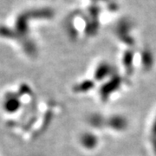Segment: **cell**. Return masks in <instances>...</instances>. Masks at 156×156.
Segmentation results:
<instances>
[{
    "label": "cell",
    "mask_w": 156,
    "mask_h": 156,
    "mask_svg": "<svg viewBox=\"0 0 156 156\" xmlns=\"http://www.w3.org/2000/svg\"><path fill=\"white\" fill-rule=\"evenodd\" d=\"M21 106V102L17 96L14 95H10L6 97L5 103H4V108L8 113H15L19 109Z\"/></svg>",
    "instance_id": "1"
},
{
    "label": "cell",
    "mask_w": 156,
    "mask_h": 156,
    "mask_svg": "<svg viewBox=\"0 0 156 156\" xmlns=\"http://www.w3.org/2000/svg\"><path fill=\"white\" fill-rule=\"evenodd\" d=\"M153 134H154V138H156V120L154 123V125H153Z\"/></svg>",
    "instance_id": "7"
},
{
    "label": "cell",
    "mask_w": 156,
    "mask_h": 156,
    "mask_svg": "<svg viewBox=\"0 0 156 156\" xmlns=\"http://www.w3.org/2000/svg\"><path fill=\"white\" fill-rule=\"evenodd\" d=\"M92 88V83L90 82H84L82 84H79V86L77 87V89L79 91H88L89 89Z\"/></svg>",
    "instance_id": "5"
},
{
    "label": "cell",
    "mask_w": 156,
    "mask_h": 156,
    "mask_svg": "<svg viewBox=\"0 0 156 156\" xmlns=\"http://www.w3.org/2000/svg\"><path fill=\"white\" fill-rule=\"evenodd\" d=\"M132 58H133V56H132V53L128 52V54L125 56L124 57V61H125V64H126V67L128 68V69H131V63H132Z\"/></svg>",
    "instance_id": "6"
},
{
    "label": "cell",
    "mask_w": 156,
    "mask_h": 156,
    "mask_svg": "<svg viewBox=\"0 0 156 156\" xmlns=\"http://www.w3.org/2000/svg\"><path fill=\"white\" fill-rule=\"evenodd\" d=\"M110 67L108 64H101L99 66V68L96 69L95 73V77L96 78H103L105 76H107L108 73H110Z\"/></svg>",
    "instance_id": "4"
},
{
    "label": "cell",
    "mask_w": 156,
    "mask_h": 156,
    "mask_svg": "<svg viewBox=\"0 0 156 156\" xmlns=\"http://www.w3.org/2000/svg\"><path fill=\"white\" fill-rule=\"evenodd\" d=\"M81 141H82V144L87 148H93L97 144L96 137L94 134H89V133L83 134V136L81 138Z\"/></svg>",
    "instance_id": "2"
},
{
    "label": "cell",
    "mask_w": 156,
    "mask_h": 156,
    "mask_svg": "<svg viewBox=\"0 0 156 156\" xmlns=\"http://www.w3.org/2000/svg\"><path fill=\"white\" fill-rule=\"evenodd\" d=\"M109 125L114 129L117 130H122L127 127V122L126 120L121 116H114L112 117L109 121Z\"/></svg>",
    "instance_id": "3"
}]
</instances>
